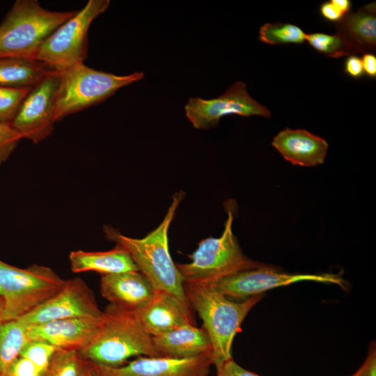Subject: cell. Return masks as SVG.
Listing matches in <instances>:
<instances>
[{"label": "cell", "instance_id": "1", "mask_svg": "<svg viewBox=\"0 0 376 376\" xmlns=\"http://www.w3.org/2000/svg\"><path fill=\"white\" fill-rule=\"evenodd\" d=\"M184 196L182 191L173 196L162 223L143 238L126 236L111 226H104L103 231L108 240L116 242L129 253L139 270L155 290L167 292L190 308L182 278L171 258L168 242L170 224Z\"/></svg>", "mask_w": 376, "mask_h": 376}, {"label": "cell", "instance_id": "2", "mask_svg": "<svg viewBox=\"0 0 376 376\" xmlns=\"http://www.w3.org/2000/svg\"><path fill=\"white\" fill-rule=\"evenodd\" d=\"M86 361L117 367L129 358L161 357L134 311L109 304L95 336L79 351Z\"/></svg>", "mask_w": 376, "mask_h": 376}, {"label": "cell", "instance_id": "3", "mask_svg": "<svg viewBox=\"0 0 376 376\" xmlns=\"http://www.w3.org/2000/svg\"><path fill=\"white\" fill-rule=\"evenodd\" d=\"M189 306L203 322L212 345V362L219 370L230 361L234 338L251 309L262 299L261 295L242 301L233 300L210 285L184 284Z\"/></svg>", "mask_w": 376, "mask_h": 376}, {"label": "cell", "instance_id": "4", "mask_svg": "<svg viewBox=\"0 0 376 376\" xmlns=\"http://www.w3.org/2000/svg\"><path fill=\"white\" fill-rule=\"evenodd\" d=\"M235 206L233 201L225 204L228 216L221 235L202 240L189 256L190 263L176 265L184 284L210 285L242 270L263 265L248 258L240 247L233 232Z\"/></svg>", "mask_w": 376, "mask_h": 376}, {"label": "cell", "instance_id": "5", "mask_svg": "<svg viewBox=\"0 0 376 376\" xmlns=\"http://www.w3.org/2000/svg\"><path fill=\"white\" fill-rule=\"evenodd\" d=\"M76 12L51 11L36 0L16 1L0 24V56L36 60L46 39Z\"/></svg>", "mask_w": 376, "mask_h": 376}, {"label": "cell", "instance_id": "6", "mask_svg": "<svg viewBox=\"0 0 376 376\" xmlns=\"http://www.w3.org/2000/svg\"><path fill=\"white\" fill-rule=\"evenodd\" d=\"M56 93L54 120L100 104L119 88L138 81L144 73L134 72L127 75L97 70L84 63L75 65L61 72Z\"/></svg>", "mask_w": 376, "mask_h": 376}, {"label": "cell", "instance_id": "7", "mask_svg": "<svg viewBox=\"0 0 376 376\" xmlns=\"http://www.w3.org/2000/svg\"><path fill=\"white\" fill-rule=\"evenodd\" d=\"M65 282L48 267L32 265L21 269L0 260V297L4 304L1 321L17 320L36 308Z\"/></svg>", "mask_w": 376, "mask_h": 376}, {"label": "cell", "instance_id": "8", "mask_svg": "<svg viewBox=\"0 0 376 376\" xmlns=\"http://www.w3.org/2000/svg\"><path fill=\"white\" fill-rule=\"evenodd\" d=\"M109 0H90L43 42L36 60L61 72L84 63L88 56V32L93 21L109 7Z\"/></svg>", "mask_w": 376, "mask_h": 376}, {"label": "cell", "instance_id": "9", "mask_svg": "<svg viewBox=\"0 0 376 376\" xmlns=\"http://www.w3.org/2000/svg\"><path fill=\"white\" fill-rule=\"evenodd\" d=\"M304 281L332 283L343 288L346 285L345 281L337 274H289L264 264L239 272L210 285L230 299L242 301L275 288Z\"/></svg>", "mask_w": 376, "mask_h": 376}, {"label": "cell", "instance_id": "10", "mask_svg": "<svg viewBox=\"0 0 376 376\" xmlns=\"http://www.w3.org/2000/svg\"><path fill=\"white\" fill-rule=\"evenodd\" d=\"M185 109L194 127L203 130L217 126L221 118L228 115L271 116L267 107L249 95L246 84L241 81H235L216 98H189Z\"/></svg>", "mask_w": 376, "mask_h": 376}, {"label": "cell", "instance_id": "11", "mask_svg": "<svg viewBox=\"0 0 376 376\" xmlns=\"http://www.w3.org/2000/svg\"><path fill=\"white\" fill-rule=\"evenodd\" d=\"M59 81V72L52 70L25 97L10 123L22 139L38 143L53 133L54 104Z\"/></svg>", "mask_w": 376, "mask_h": 376}, {"label": "cell", "instance_id": "12", "mask_svg": "<svg viewBox=\"0 0 376 376\" xmlns=\"http://www.w3.org/2000/svg\"><path fill=\"white\" fill-rule=\"evenodd\" d=\"M102 314L93 291L83 280L73 278L65 280L49 299L17 320L31 325L70 318H99Z\"/></svg>", "mask_w": 376, "mask_h": 376}, {"label": "cell", "instance_id": "13", "mask_svg": "<svg viewBox=\"0 0 376 376\" xmlns=\"http://www.w3.org/2000/svg\"><path fill=\"white\" fill-rule=\"evenodd\" d=\"M88 363L97 376H207L212 364L211 354L189 358L139 357L117 367Z\"/></svg>", "mask_w": 376, "mask_h": 376}, {"label": "cell", "instance_id": "14", "mask_svg": "<svg viewBox=\"0 0 376 376\" xmlns=\"http://www.w3.org/2000/svg\"><path fill=\"white\" fill-rule=\"evenodd\" d=\"M102 319V316L77 318L27 325V335L30 340H42L58 349L79 351L95 336Z\"/></svg>", "mask_w": 376, "mask_h": 376}, {"label": "cell", "instance_id": "15", "mask_svg": "<svg viewBox=\"0 0 376 376\" xmlns=\"http://www.w3.org/2000/svg\"><path fill=\"white\" fill-rule=\"evenodd\" d=\"M135 312L144 329L152 337L184 324L195 325L190 308L163 290H155L150 302Z\"/></svg>", "mask_w": 376, "mask_h": 376}, {"label": "cell", "instance_id": "16", "mask_svg": "<svg viewBox=\"0 0 376 376\" xmlns=\"http://www.w3.org/2000/svg\"><path fill=\"white\" fill-rule=\"evenodd\" d=\"M155 290L140 271L102 275L100 292L103 297L113 304L132 311L146 306Z\"/></svg>", "mask_w": 376, "mask_h": 376}, {"label": "cell", "instance_id": "17", "mask_svg": "<svg viewBox=\"0 0 376 376\" xmlns=\"http://www.w3.org/2000/svg\"><path fill=\"white\" fill-rule=\"evenodd\" d=\"M272 145L292 164L306 167L323 164L329 148L323 138L302 129L281 130L274 137Z\"/></svg>", "mask_w": 376, "mask_h": 376}, {"label": "cell", "instance_id": "18", "mask_svg": "<svg viewBox=\"0 0 376 376\" xmlns=\"http://www.w3.org/2000/svg\"><path fill=\"white\" fill-rule=\"evenodd\" d=\"M336 33L350 55L373 53L376 47V4L370 3L349 12L336 24Z\"/></svg>", "mask_w": 376, "mask_h": 376}, {"label": "cell", "instance_id": "19", "mask_svg": "<svg viewBox=\"0 0 376 376\" xmlns=\"http://www.w3.org/2000/svg\"><path fill=\"white\" fill-rule=\"evenodd\" d=\"M152 339L161 357L189 358L203 354L212 355V345L205 329L194 324L182 325L153 336Z\"/></svg>", "mask_w": 376, "mask_h": 376}, {"label": "cell", "instance_id": "20", "mask_svg": "<svg viewBox=\"0 0 376 376\" xmlns=\"http://www.w3.org/2000/svg\"><path fill=\"white\" fill-rule=\"evenodd\" d=\"M69 261L74 273L93 271L104 275L139 271L129 253L117 244L107 251H71Z\"/></svg>", "mask_w": 376, "mask_h": 376}, {"label": "cell", "instance_id": "21", "mask_svg": "<svg viewBox=\"0 0 376 376\" xmlns=\"http://www.w3.org/2000/svg\"><path fill=\"white\" fill-rule=\"evenodd\" d=\"M51 69L36 60L0 56V86L32 88Z\"/></svg>", "mask_w": 376, "mask_h": 376}, {"label": "cell", "instance_id": "22", "mask_svg": "<svg viewBox=\"0 0 376 376\" xmlns=\"http://www.w3.org/2000/svg\"><path fill=\"white\" fill-rule=\"evenodd\" d=\"M29 341L26 324L18 320L0 321V376H4Z\"/></svg>", "mask_w": 376, "mask_h": 376}, {"label": "cell", "instance_id": "23", "mask_svg": "<svg viewBox=\"0 0 376 376\" xmlns=\"http://www.w3.org/2000/svg\"><path fill=\"white\" fill-rule=\"evenodd\" d=\"M88 361L76 350L58 349L42 376H84Z\"/></svg>", "mask_w": 376, "mask_h": 376}, {"label": "cell", "instance_id": "24", "mask_svg": "<svg viewBox=\"0 0 376 376\" xmlns=\"http://www.w3.org/2000/svg\"><path fill=\"white\" fill-rule=\"evenodd\" d=\"M306 38L301 28L290 23H266L259 31L260 40L269 45L301 44Z\"/></svg>", "mask_w": 376, "mask_h": 376}, {"label": "cell", "instance_id": "25", "mask_svg": "<svg viewBox=\"0 0 376 376\" xmlns=\"http://www.w3.org/2000/svg\"><path fill=\"white\" fill-rule=\"evenodd\" d=\"M306 40L316 51L331 58L350 55L345 42L337 33L333 35L324 33H306Z\"/></svg>", "mask_w": 376, "mask_h": 376}, {"label": "cell", "instance_id": "26", "mask_svg": "<svg viewBox=\"0 0 376 376\" xmlns=\"http://www.w3.org/2000/svg\"><path fill=\"white\" fill-rule=\"evenodd\" d=\"M31 89L0 86V123H12Z\"/></svg>", "mask_w": 376, "mask_h": 376}, {"label": "cell", "instance_id": "27", "mask_svg": "<svg viewBox=\"0 0 376 376\" xmlns=\"http://www.w3.org/2000/svg\"><path fill=\"white\" fill-rule=\"evenodd\" d=\"M57 350V347L45 341L30 340L19 356L33 362L44 373Z\"/></svg>", "mask_w": 376, "mask_h": 376}, {"label": "cell", "instance_id": "28", "mask_svg": "<svg viewBox=\"0 0 376 376\" xmlns=\"http://www.w3.org/2000/svg\"><path fill=\"white\" fill-rule=\"evenodd\" d=\"M22 139L10 123H0V165L8 159Z\"/></svg>", "mask_w": 376, "mask_h": 376}, {"label": "cell", "instance_id": "29", "mask_svg": "<svg viewBox=\"0 0 376 376\" xmlns=\"http://www.w3.org/2000/svg\"><path fill=\"white\" fill-rule=\"evenodd\" d=\"M349 0H331L322 3L320 12L322 16L331 22H339L351 8Z\"/></svg>", "mask_w": 376, "mask_h": 376}, {"label": "cell", "instance_id": "30", "mask_svg": "<svg viewBox=\"0 0 376 376\" xmlns=\"http://www.w3.org/2000/svg\"><path fill=\"white\" fill-rule=\"evenodd\" d=\"M43 372L29 359L19 357L9 366L4 376H42Z\"/></svg>", "mask_w": 376, "mask_h": 376}, {"label": "cell", "instance_id": "31", "mask_svg": "<svg viewBox=\"0 0 376 376\" xmlns=\"http://www.w3.org/2000/svg\"><path fill=\"white\" fill-rule=\"evenodd\" d=\"M217 373V376H259L245 370L233 359L225 363Z\"/></svg>", "mask_w": 376, "mask_h": 376}, {"label": "cell", "instance_id": "32", "mask_svg": "<svg viewBox=\"0 0 376 376\" xmlns=\"http://www.w3.org/2000/svg\"><path fill=\"white\" fill-rule=\"evenodd\" d=\"M345 72L355 79L359 78L363 75L361 58L359 57L351 55L345 61L344 65Z\"/></svg>", "mask_w": 376, "mask_h": 376}, {"label": "cell", "instance_id": "33", "mask_svg": "<svg viewBox=\"0 0 376 376\" xmlns=\"http://www.w3.org/2000/svg\"><path fill=\"white\" fill-rule=\"evenodd\" d=\"M363 72L370 77H376V56L373 53L364 54L361 58Z\"/></svg>", "mask_w": 376, "mask_h": 376}, {"label": "cell", "instance_id": "34", "mask_svg": "<svg viewBox=\"0 0 376 376\" xmlns=\"http://www.w3.org/2000/svg\"><path fill=\"white\" fill-rule=\"evenodd\" d=\"M375 343L371 344L369 348L370 366L368 376H376V351Z\"/></svg>", "mask_w": 376, "mask_h": 376}, {"label": "cell", "instance_id": "35", "mask_svg": "<svg viewBox=\"0 0 376 376\" xmlns=\"http://www.w3.org/2000/svg\"><path fill=\"white\" fill-rule=\"evenodd\" d=\"M370 366V355L368 354L364 363L352 376H368Z\"/></svg>", "mask_w": 376, "mask_h": 376}, {"label": "cell", "instance_id": "36", "mask_svg": "<svg viewBox=\"0 0 376 376\" xmlns=\"http://www.w3.org/2000/svg\"><path fill=\"white\" fill-rule=\"evenodd\" d=\"M84 376H97L91 369L88 363V368L84 374Z\"/></svg>", "mask_w": 376, "mask_h": 376}, {"label": "cell", "instance_id": "37", "mask_svg": "<svg viewBox=\"0 0 376 376\" xmlns=\"http://www.w3.org/2000/svg\"><path fill=\"white\" fill-rule=\"evenodd\" d=\"M3 301L1 297H0V321H1L2 314L3 311Z\"/></svg>", "mask_w": 376, "mask_h": 376}]
</instances>
